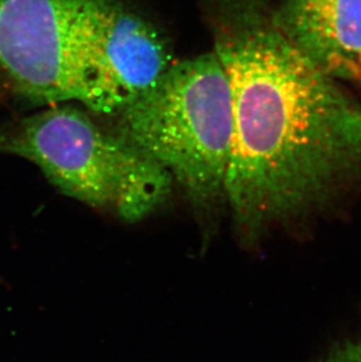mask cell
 Listing matches in <instances>:
<instances>
[{
    "label": "cell",
    "instance_id": "1",
    "mask_svg": "<svg viewBox=\"0 0 361 362\" xmlns=\"http://www.w3.org/2000/svg\"><path fill=\"white\" fill-rule=\"evenodd\" d=\"M228 80L224 202L244 238L361 167V107L284 35L263 0H200Z\"/></svg>",
    "mask_w": 361,
    "mask_h": 362
},
{
    "label": "cell",
    "instance_id": "7",
    "mask_svg": "<svg viewBox=\"0 0 361 362\" xmlns=\"http://www.w3.org/2000/svg\"><path fill=\"white\" fill-rule=\"evenodd\" d=\"M337 362H361V341L348 347L344 353H341Z\"/></svg>",
    "mask_w": 361,
    "mask_h": 362
},
{
    "label": "cell",
    "instance_id": "8",
    "mask_svg": "<svg viewBox=\"0 0 361 362\" xmlns=\"http://www.w3.org/2000/svg\"><path fill=\"white\" fill-rule=\"evenodd\" d=\"M6 92V88L4 86L3 81L0 80V95H3L4 93Z\"/></svg>",
    "mask_w": 361,
    "mask_h": 362
},
{
    "label": "cell",
    "instance_id": "3",
    "mask_svg": "<svg viewBox=\"0 0 361 362\" xmlns=\"http://www.w3.org/2000/svg\"><path fill=\"white\" fill-rule=\"evenodd\" d=\"M0 154L32 162L64 195L126 222L159 210L175 185L156 162L74 106L0 127Z\"/></svg>",
    "mask_w": 361,
    "mask_h": 362
},
{
    "label": "cell",
    "instance_id": "6",
    "mask_svg": "<svg viewBox=\"0 0 361 362\" xmlns=\"http://www.w3.org/2000/svg\"><path fill=\"white\" fill-rule=\"evenodd\" d=\"M287 38L333 79H361V0H287L276 13Z\"/></svg>",
    "mask_w": 361,
    "mask_h": 362
},
{
    "label": "cell",
    "instance_id": "2",
    "mask_svg": "<svg viewBox=\"0 0 361 362\" xmlns=\"http://www.w3.org/2000/svg\"><path fill=\"white\" fill-rule=\"evenodd\" d=\"M115 117L116 133L171 175L209 240L224 202L232 137L228 80L214 51L171 64Z\"/></svg>",
    "mask_w": 361,
    "mask_h": 362
},
{
    "label": "cell",
    "instance_id": "4",
    "mask_svg": "<svg viewBox=\"0 0 361 362\" xmlns=\"http://www.w3.org/2000/svg\"><path fill=\"white\" fill-rule=\"evenodd\" d=\"M84 0H0V80L35 105L76 101L115 115L122 103L82 47Z\"/></svg>",
    "mask_w": 361,
    "mask_h": 362
},
{
    "label": "cell",
    "instance_id": "5",
    "mask_svg": "<svg viewBox=\"0 0 361 362\" xmlns=\"http://www.w3.org/2000/svg\"><path fill=\"white\" fill-rule=\"evenodd\" d=\"M80 35L89 62L112 86L122 107L173 64L160 32L120 0H84Z\"/></svg>",
    "mask_w": 361,
    "mask_h": 362
}]
</instances>
